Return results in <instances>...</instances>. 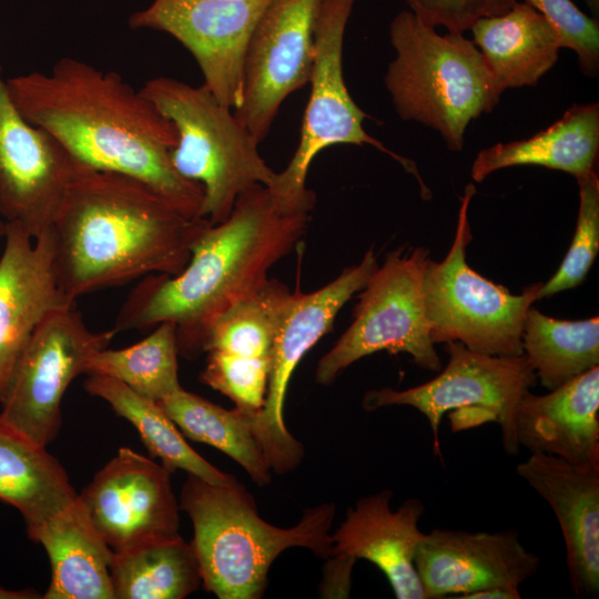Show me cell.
<instances>
[{"label":"cell","mask_w":599,"mask_h":599,"mask_svg":"<svg viewBox=\"0 0 599 599\" xmlns=\"http://www.w3.org/2000/svg\"><path fill=\"white\" fill-rule=\"evenodd\" d=\"M10 97L32 124L90 167L138 179L182 214L203 219L204 189L173 167V123L119 73L70 57L50 72L7 79Z\"/></svg>","instance_id":"6da1fadb"},{"label":"cell","mask_w":599,"mask_h":599,"mask_svg":"<svg viewBox=\"0 0 599 599\" xmlns=\"http://www.w3.org/2000/svg\"><path fill=\"white\" fill-rule=\"evenodd\" d=\"M210 225L138 179L78 160L51 226L58 285L75 303L151 274L176 275Z\"/></svg>","instance_id":"7a4b0ae2"},{"label":"cell","mask_w":599,"mask_h":599,"mask_svg":"<svg viewBox=\"0 0 599 599\" xmlns=\"http://www.w3.org/2000/svg\"><path fill=\"white\" fill-rule=\"evenodd\" d=\"M309 220V213L283 211L267 186H250L229 217L211 224L194 243L181 273L151 274L133 287L113 328L145 329L170 322L179 355L196 358L215 321L266 284L270 268L297 246Z\"/></svg>","instance_id":"3957f363"},{"label":"cell","mask_w":599,"mask_h":599,"mask_svg":"<svg viewBox=\"0 0 599 599\" xmlns=\"http://www.w3.org/2000/svg\"><path fill=\"white\" fill-rule=\"evenodd\" d=\"M179 507L193 525L202 586L220 599L261 598L271 565L287 548L331 556L333 502L306 508L295 526L281 528L261 518L253 496L233 475L213 484L189 474Z\"/></svg>","instance_id":"277c9868"},{"label":"cell","mask_w":599,"mask_h":599,"mask_svg":"<svg viewBox=\"0 0 599 599\" xmlns=\"http://www.w3.org/2000/svg\"><path fill=\"white\" fill-rule=\"evenodd\" d=\"M395 58L384 81L402 120L437 131L450 151H461L469 123L500 100L479 49L463 33L439 34L410 10L389 23Z\"/></svg>","instance_id":"5b68a950"},{"label":"cell","mask_w":599,"mask_h":599,"mask_svg":"<svg viewBox=\"0 0 599 599\" xmlns=\"http://www.w3.org/2000/svg\"><path fill=\"white\" fill-rule=\"evenodd\" d=\"M140 92L173 123L177 142L170 152L172 165L203 186L202 217L212 225L229 217L244 190L273 183L276 172L261 156L260 143L204 84L156 77Z\"/></svg>","instance_id":"8992f818"},{"label":"cell","mask_w":599,"mask_h":599,"mask_svg":"<svg viewBox=\"0 0 599 599\" xmlns=\"http://www.w3.org/2000/svg\"><path fill=\"white\" fill-rule=\"evenodd\" d=\"M476 193L467 184L460 197L455 237L441 262L428 258L423 292L430 338L434 344L460 342L467 348L491 356H519L528 309L539 295L541 282L529 285L519 295L485 278L466 262L471 241L468 220Z\"/></svg>","instance_id":"52a82bcc"},{"label":"cell","mask_w":599,"mask_h":599,"mask_svg":"<svg viewBox=\"0 0 599 599\" xmlns=\"http://www.w3.org/2000/svg\"><path fill=\"white\" fill-rule=\"evenodd\" d=\"M356 0H321L314 29V60L308 83L311 94L304 112L300 143L287 166L268 190L287 213H311L316 194L306 186L314 158L335 144H368L390 155L418 180L423 196L430 191L416 164L388 150L363 126L365 112L351 97L343 73V43Z\"/></svg>","instance_id":"ba28073f"},{"label":"cell","mask_w":599,"mask_h":599,"mask_svg":"<svg viewBox=\"0 0 599 599\" xmlns=\"http://www.w3.org/2000/svg\"><path fill=\"white\" fill-rule=\"evenodd\" d=\"M449 361L433 379L404 390L389 387L368 390L362 402L365 410L406 405L429 422L434 454L441 456L439 425L448 413L454 433L497 423L505 451L516 455V414L522 396L537 382L525 354L491 356L474 352L460 342L446 343Z\"/></svg>","instance_id":"9c48e42d"},{"label":"cell","mask_w":599,"mask_h":599,"mask_svg":"<svg viewBox=\"0 0 599 599\" xmlns=\"http://www.w3.org/2000/svg\"><path fill=\"white\" fill-rule=\"evenodd\" d=\"M428 258L424 246H402L386 255L362 288L354 321L318 361V384H332L349 365L379 351L406 353L422 368L440 370L424 304L423 276Z\"/></svg>","instance_id":"30bf717a"},{"label":"cell","mask_w":599,"mask_h":599,"mask_svg":"<svg viewBox=\"0 0 599 599\" xmlns=\"http://www.w3.org/2000/svg\"><path fill=\"white\" fill-rule=\"evenodd\" d=\"M114 328L93 332L75 304L49 313L37 326L0 405V418L32 441L48 446L61 427V402L90 358L109 346Z\"/></svg>","instance_id":"8fae6325"},{"label":"cell","mask_w":599,"mask_h":599,"mask_svg":"<svg viewBox=\"0 0 599 599\" xmlns=\"http://www.w3.org/2000/svg\"><path fill=\"white\" fill-rule=\"evenodd\" d=\"M378 267L370 247L363 260L323 287L292 292L282 316L272 352L265 403L254 416V428L267 463L276 474L294 470L302 461L303 445L287 430L284 402L292 374L304 355L333 327L348 300L366 285Z\"/></svg>","instance_id":"7c38bea8"},{"label":"cell","mask_w":599,"mask_h":599,"mask_svg":"<svg viewBox=\"0 0 599 599\" xmlns=\"http://www.w3.org/2000/svg\"><path fill=\"white\" fill-rule=\"evenodd\" d=\"M321 0H271L251 35L236 119L261 143L285 99L309 81Z\"/></svg>","instance_id":"4fadbf2b"},{"label":"cell","mask_w":599,"mask_h":599,"mask_svg":"<svg viewBox=\"0 0 599 599\" xmlns=\"http://www.w3.org/2000/svg\"><path fill=\"white\" fill-rule=\"evenodd\" d=\"M271 0H154L129 18L132 29L162 31L195 59L220 102H242L243 69L254 28Z\"/></svg>","instance_id":"5bb4252c"},{"label":"cell","mask_w":599,"mask_h":599,"mask_svg":"<svg viewBox=\"0 0 599 599\" xmlns=\"http://www.w3.org/2000/svg\"><path fill=\"white\" fill-rule=\"evenodd\" d=\"M77 159L48 131L30 123L12 101L0 62V217L32 238L49 230Z\"/></svg>","instance_id":"9a60e30c"},{"label":"cell","mask_w":599,"mask_h":599,"mask_svg":"<svg viewBox=\"0 0 599 599\" xmlns=\"http://www.w3.org/2000/svg\"><path fill=\"white\" fill-rule=\"evenodd\" d=\"M79 498L113 552L180 536L171 473L131 448H120Z\"/></svg>","instance_id":"2e32d148"},{"label":"cell","mask_w":599,"mask_h":599,"mask_svg":"<svg viewBox=\"0 0 599 599\" xmlns=\"http://www.w3.org/2000/svg\"><path fill=\"white\" fill-rule=\"evenodd\" d=\"M540 562V557L521 544L516 530L438 528L424 534L415 555L427 599H457L494 587L519 590Z\"/></svg>","instance_id":"e0dca14e"},{"label":"cell","mask_w":599,"mask_h":599,"mask_svg":"<svg viewBox=\"0 0 599 599\" xmlns=\"http://www.w3.org/2000/svg\"><path fill=\"white\" fill-rule=\"evenodd\" d=\"M6 225L0 256V405L37 326L52 311L75 304L54 275L51 227L32 238L20 225Z\"/></svg>","instance_id":"ac0fdd59"},{"label":"cell","mask_w":599,"mask_h":599,"mask_svg":"<svg viewBox=\"0 0 599 599\" xmlns=\"http://www.w3.org/2000/svg\"><path fill=\"white\" fill-rule=\"evenodd\" d=\"M517 474L552 509L559 524L576 597L599 593V461L573 464L535 453Z\"/></svg>","instance_id":"d6986e66"},{"label":"cell","mask_w":599,"mask_h":599,"mask_svg":"<svg viewBox=\"0 0 599 599\" xmlns=\"http://www.w3.org/2000/svg\"><path fill=\"white\" fill-rule=\"evenodd\" d=\"M389 489L358 499L332 535L331 555H344L374 564L387 578L397 599H427L415 567V555L424 536L419 521L424 504L405 500L393 511Z\"/></svg>","instance_id":"ffe728a7"},{"label":"cell","mask_w":599,"mask_h":599,"mask_svg":"<svg viewBox=\"0 0 599 599\" xmlns=\"http://www.w3.org/2000/svg\"><path fill=\"white\" fill-rule=\"evenodd\" d=\"M519 446L573 464L599 461V365L545 395L528 390L516 414Z\"/></svg>","instance_id":"44dd1931"},{"label":"cell","mask_w":599,"mask_h":599,"mask_svg":"<svg viewBox=\"0 0 599 599\" xmlns=\"http://www.w3.org/2000/svg\"><path fill=\"white\" fill-rule=\"evenodd\" d=\"M50 561L44 599H114L110 564L113 550L104 541L78 497L39 525L26 528Z\"/></svg>","instance_id":"7402d4cb"},{"label":"cell","mask_w":599,"mask_h":599,"mask_svg":"<svg viewBox=\"0 0 599 599\" xmlns=\"http://www.w3.org/2000/svg\"><path fill=\"white\" fill-rule=\"evenodd\" d=\"M469 30L500 93L536 85L562 48L555 28L525 1L478 19Z\"/></svg>","instance_id":"603a6c76"},{"label":"cell","mask_w":599,"mask_h":599,"mask_svg":"<svg viewBox=\"0 0 599 599\" xmlns=\"http://www.w3.org/2000/svg\"><path fill=\"white\" fill-rule=\"evenodd\" d=\"M598 154L599 103L573 104L559 120L528 139L497 143L479 151L470 176L479 183L501 169L537 165L577 179L597 171Z\"/></svg>","instance_id":"cb8c5ba5"},{"label":"cell","mask_w":599,"mask_h":599,"mask_svg":"<svg viewBox=\"0 0 599 599\" xmlns=\"http://www.w3.org/2000/svg\"><path fill=\"white\" fill-rule=\"evenodd\" d=\"M77 497L65 469L47 446L0 418V500L19 510L26 528L44 521Z\"/></svg>","instance_id":"d4e9b609"},{"label":"cell","mask_w":599,"mask_h":599,"mask_svg":"<svg viewBox=\"0 0 599 599\" xmlns=\"http://www.w3.org/2000/svg\"><path fill=\"white\" fill-rule=\"evenodd\" d=\"M183 436L230 456L258 486L271 481V467L254 429V415L226 409L182 387L156 402Z\"/></svg>","instance_id":"484cf974"},{"label":"cell","mask_w":599,"mask_h":599,"mask_svg":"<svg viewBox=\"0 0 599 599\" xmlns=\"http://www.w3.org/2000/svg\"><path fill=\"white\" fill-rule=\"evenodd\" d=\"M114 599H183L202 586L191 542L181 536L113 552Z\"/></svg>","instance_id":"4316f807"},{"label":"cell","mask_w":599,"mask_h":599,"mask_svg":"<svg viewBox=\"0 0 599 599\" xmlns=\"http://www.w3.org/2000/svg\"><path fill=\"white\" fill-rule=\"evenodd\" d=\"M83 386L90 395L103 399L119 416L129 420L150 456L160 458L170 473L185 470L213 484L227 483L232 477L199 455L156 402L99 374H89Z\"/></svg>","instance_id":"83f0119b"},{"label":"cell","mask_w":599,"mask_h":599,"mask_svg":"<svg viewBox=\"0 0 599 599\" xmlns=\"http://www.w3.org/2000/svg\"><path fill=\"white\" fill-rule=\"evenodd\" d=\"M522 351L537 379L551 390L599 365V318L564 321L528 309Z\"/></svg>","instance_id":"f1b7e54d"},{"label":"cell","mask_w":599,"mask_h":599,"mask_svg":"<svg viewBox=\"0 0 599 599\" xmlns=\"http://www.w3.org/2000/svg\"><path fill=\"white\" fill-rule=\"evenodd\" d=\"M177 356L175 326L164 322L134 345L97 352L89 361L87 374L111 377L135 393L160 402L181 388Z\"/></svg>","instance_id":"f546056e"},{"label":"cell","mask_w":599,"mask_h":599,"mask_svg":"<svg viewBox=\"0 0 599 599\" xmlns=\"http://www.w3.org/2000/svg\"><path fill=\"white\" fill-rule=\"evenodd\" d=\"M292 292L268 280L256 293L223 313L210 328L204 353L241 358H272L275 336Z\"/></svg>","instance_id":"4dcf8cb0"},{"label":"cell","mask_w":599,"mask_h":599,"mask_svg":"<svg viewBox=\"0 0 599 599\" xmlns=\"http://www.w3.org/2000/svg\"><path fill=\"white\" fill-rule=\"evenodd\" d=\"M579 187V211L575 235L557 272L541 284L538 298L580 285L599 251V177L593 171L576 179Z\"/></svg>","instance_id":"1f68e13d"},{"label":"cell","mask_w":599,"mask_h":599,"mask_svg":"<svg viewBox=\"0 0 599 599\" xmlns=\"http://www.w3.org/2000/svg\"><path fill=\"white\" fill-rule=\"evenodd\" d=\"M200 379L224 394L235 407L257 415L267 393L271 358H241L209 352Z\"/></svg>","instance_id":"d6a6232c"},{"label":"cell","mask_w":599,"mask_h":599,"mask_svg":"<svg viewBox=\"0 0 599 599\" xmlns=\"http://www.w3.org/2000/svg\"><path fill=\"white\" fill-rule=\"evenodd\" d=\"M555 28L561 47L571 49L583 75L599 73V23L571 0H525Z\"/></svg>","instance_id":"836d02e7"},{"label":"cell","mask_w":599,"mask_h":599,"mask_svg":"<svg viewBox=\"0 0 599 599\" xmlns=\"http://www.w3.org/2000/svg\"><path fill=\"white\" fill-rule=\"evenodd\" d=\"M517 0H405L423 22L464 33L480 18L508 11Z\"/></svg>","instance_id":"e575fe53"},{"label":"cell","mask_w":599,"mask_h":599,"mask_svg":"<svg viewBox=\"0 0 599 599\" xmlns=\"http://www.w3.org/2000/svg\"><path fill=\"white\" fill-rule=\"evenodd\" d=\"M327 559L322 585L323 593L331 598H347L356 560L344 555H331Z\"/></svg>","instance_id":"d590c367"},{"label":"cell","mask_w":599,"mask_h":599,"mask_svg":"<svg viewBox=\"0 0 599 599\" xmlns=\"http://www.w3.org/2000/svg\"><path fill=\"white\" fill-rule=\"evenodd\" d=\"M519 590L500 587L477 590L470 593L459 596L457 599H519Z\"/></svg>","instance_id":"8d00e7d4"},{"label":"cell","mask_w":599,"mask_h":599,"mask_svg":"<svg viewBox=\"0 0 599 599\" xmlns=\"http://www.w3.org/2000/svg\"><path fill=\"white\" fill-rule=\"evenodd\" d=\"M42 598L32 589L12 590L0 586V599H37Z\"/></svg>","instance_id":"74e56055"},{"label":"cell","mask_w":599,"mask_h":599,"mask_svg":"<svg viewBox=\"0 0 599 599\" xmlns=\"http://www.w3.org/2000/svg\"><path fill=\"white\" fill-rule=\"evenodd\" d=\"M588 8L590 9L591 13L596 17L599 13V0H583Z\"/></svg>","instance_id":"f35d334b"},{"label":"cell","mask_w":599,"mask_h":599,"mask_svg":"<svg viewBox=\"0 0 599 599\" xmlns=\"http://www.w3.org/2000/svg\"><path fill=\"white\" fill-rule=\"evenodd\" d=\"M7 225L4 221L0 217V243L3 241V237L6 235Z\"/></svg>","instance_id":"ab89813d"}]
</instances>
